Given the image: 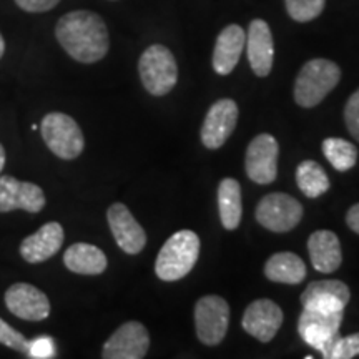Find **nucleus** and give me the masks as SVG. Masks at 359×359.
Here are the masks:
<instances>
[{"label": "nucleus", "instance_id": "nucleus-34", "mask_svg": "<svg viewBox=\"0 0 359 359\" xmlns=\"http://www.w3.org/2000/svg\"><path fill=\"white\" fill-rule=\"evenodd\" d=\"M4 53H6V40H4L2 34H0V58L4 57Z\"/></svg>", "mask_w": 359, "mask_h": 359}, {"label": "nucleus", "instance_id": "nucleus-29", "mask_svg": "<svg viewBox=\"0 0 359 359\" xmlns=\"http://www.w3.org/2000/svg\"><path fill=\"white\" fill-rule=\"evenodd\" d=\"M344 122L354 140L359 142V88L349 97L344 107Z\"/></svg>", "mask_w": 359, "mask_h": 359}, {"label": "nucleus", "instance_id": "nucleus-31", "mask_svg": "<svg viewBox=\"0 0 359 359\" xmlns=\"http://www.w3.org/2000/svg\"><path fill=\"white\" fill-rule=\"evenodd\" d=\"M22 11L30 13H42L52 11L53 7L58 6L60 0H13Z\"/></svg>", "mask_w": 359, "mask_h": 359}, {"label": "nucleus", "instance_id": "nucleus-8", "mask_svg": "<svg viewBox=\"0 0 359 359\" xmlns=\"http://www.w3.org/2000/svg\"><path fill=\"white\" fill-rule=\"evenodd\" d=\"M344 311H314L304 309L299 316L298 331L309 346L325 354L333 346L336 338H339V326L343 323Z\"/></svg>", "mask_w": 359, "mask_h": 359}, {"label": "nucleus", "instance_id": "nucleus-15", "mask_svg": "<svg viewBox=\"0 0 359 359\" xmlns=\"http://www.w3.org/2000/svg\"><path fill=\"white\" fill-rule=\"evenodd\" d=\"M283 309L271 299H257L250 303L243 314V330L262 343H269L283 325Z\"/></svg>", "mask_w": 359, "mask_h": 359}, {"label": "nucleus", "instance_id": "nucleus-26", "mask_svg": "<svg viewBox=\"0 0 359 359\" xmlns=\"http://www.w3.org/2000/svg\"><path fill=\"white\" fill-rule=\"evenodd\" d=\"M286 11L296 22H309L320 17L326 0H285Z\"/></svg>", "mask_w": 359, "mask_h": 359}, {"label": "nucleus", "instance_id": "nucleus-28", "mask_svg": "<svg viewBox=\"0 0 359 359\" xmlns=\"http://www.w3.org/2000/svg\"><path fill=\"white\" fill-rule=\"evenodd\" d=\"M0 344L13 349V351L29 354L30 341L24 334L19 333L15 327H12L8 323L4 321L2 318H0Z\"/></svg>", "mask_w": 359, "mask_h": 359}, {"label": "nucleus", "instance_id": "nucleus-9", "mask_svg": "<svg viewBox=\"0 0 359 359\" xmlns=\"http://www.w3.org/2000/svg\"><path fill=\"white\" fill-rule=\"evenodd\" d=\"M278 156L280 145L276 138L269 133H262L255 137L246 148L245 168L251 182L258 185L273 183L278 177Z\"/></svg>", "mask_w": 359, "mask_h": 359}, {"label": "nucleus", "instance_id": "nucleus-23", "mask_svg": "<svg viewBox=\"0 0 359 359\" xmlns=\"http://www.w3.org/2000/svg\"><path fill=\"white\" fill-rule=\"evenodd\" d=\"M219 219L226 230H236L240 226L243 205H241V187L235 178H223L218 187Z\"/></svg>", "mask_w": 359, "mask_h": 359}, {"label": "nucleus", "instance_id": "nucleus-24", "mask_svg": "<svg viewBox=\"0 0 359 359\" xmlns=\"http://www.w3.org/2000/svg\"><path fill=\"white\" fill-rule=\"evenodd\" d=\"M296 183L308 198H318L330 190V178L318 161L304 160L296 168Z\"/></svg>", "mask_w": 359, "mask_h": 359}, {"label": "nucleus", "instance_id": "nucleus-12", "mask_svg": "<svg viewBox=\"0 0 359 359\" xmlns=\"http://www.w3.org/2000/svg\"><path fill=\"white\" fill-rule=\"evenodd\" d=\"M45 203V193L35 183L20 182L11 175L0 177V213H8L13 210L40 213Z\"/></svg>", "mask_w": 359, "mask_h": 359}, {"label": "nucleus", "instance_id": "nucleus-14", "mask_svg": "<svg viewBox=\"0 0 359 359\" xmlns=\"http://www.w3.org/2000/svg\"><path fill=\"white\" fill-rule=\"evenodd\" d=\"M107 219L116 245L127 255H138L147 246V233L123 203H114L107 210Z\"/></svg>", "mask_w": 359, "mask_h": 359}, {"label": "nucleus", "instance_id": "nucleus-13", "mask_svg": "<svg viewBox=\"0 0 359 359\" xmlns=\"http://www.w3.org/2000/svg\"><path fill=\"white\" fill-rule=\"evenodd\" d=\"M238 105L231 98H222L210 107L201 127V142L208 150H217L231 137L238 123Z\"/></svg>", "mask_w": 359, "mask_h": 359}, {"label": "nucleus", "instance_id": "nucleus-27", "mask_svg": "<svg viewBox=\"0 0 359 359\" xmlns=\"http://www.w3.org/2000/svg\"><path fill=\"white\" fill-rule=\"evenodd\" d=\"M359 354V333L346 338H336L333 346L325 354L326 359H351Z\"/></svg>", "mask_w": 359, "mask_h": 359}, {"label": "nucleus", "instance_id": "nucleus-32", "mask_svg": "<svg viewBox=\"0 0 359 359\" xmlns=\"http://www.w3.org/2000/svg\"><path fill=\"white\" fill-rule=\"evenodd\" d=\"M346 223L354 233H358V235H359V203L353 205L351 208L348 210Z\"/></svg>", "mask_w": 359, "mask_h": 359}, {"label": "nucleus", "instance_id": "nucleus-1", "mask_svg": "<svg viewBox=\"0 0 359 359\" xmlns=\"http://www.w3.org/2000/svg\"><path fill=\"white\" fill-rule=\"evenodd\" d=\"M55 37L62 48L80 64H95L110 48L105 20L90 11H74L60 17Z\"/></svg>", "mask_w": 359, "mask_h": 359}, {"label": "nucleus", "instance_id": "nucleus-16", "mask_svg": "<svg viewBox=\"0 0 359 359\" xmlns=\"http://www.w3.org/2000/svg\"><path fill=\"white\" fill-rule=\"evenodd\" d=\"M349 298H351V291L346 283L339 280H321L309 283L299 299L304 309L331 313L344 311Z\"/></svg>", "mask_w": 359, "mask_h": 359}, {"label": "nucleus", "instance_id": "nucleus-19", "mask_svg": "<svg viewBox=\"0 0 359 359\" xmlns=\"http://www.w3.org/2000/svg\"><path fill=\"white\" fill-rule=\"evenodd\" d=\"M246 43V34L240 25L224 27L218 35L213 50V70L218 75H228L235 70Z\"/></svg>", "mask_w": 359, "mask_h": 359}, {"label": "nucleus", "instance_id": "nucleus-18", "mask_svg": "<svg viewBox=\"0 0 359 359\" xmlns=\"http://www.w3.org/2000/svg\"><path fill=\"white\" fill-rule=\"evenodd\" d=\"M245 45L251 70L258 77H266L273 69V57H275L273 34L266 22L262 19H255L251 22Z\"/></svg>", "mask_w": 359, "mask_h": 359}, {"label": "nucleus", "instance_id": "nucleus-6", "mask_svg": "<svg viewBox=\"0 0 359 359\" xmlns=\"http://www.w3.org/2000/svg\"><path fill=\"white\" fill-rule=\"evenodd\" d=\"M255 217L269 231L288 233L302 222L303 205L286 193H269L259 200Z\"/></svg>", "mask_w": 359, "mask_h": 359}, {"label": "nucleus", "instance_id": "nucleus-11", "mask_svg": "<svg viewBox=\"0 0 359 359\" xmlns=\"http://www.w3.org/2000/svg\"><path fill=\"white\" fill-rule=\"evenodd\" d=\"M150 348V334L138 321H127L105 341L103 359H142Z\"/></svg>", "mask_w": 359, "mask_h": 359}, {"label": "nucleus", "instance_id": "nucleus-10", "mask_svg": "<svg viewBox=\"0 0 359 359\" xmlns=\"http://www.w3.org/2000/svg\"><path fill=\"white\" fill-rule=\"evenodd\" d=\"M4 302L13 316L24 321L40 323L50 316V299L30 283H13L4 294Z\"/></svg>", "mask_w": 359, "mask_h": 359}, {"label": "nucleus", "instance_id": "nucleus-4", "mask_svg": "<svg viewBox=\"0 0 359 359\" xmlns=\"http://www.w3.org/2000/svg\"><path fill=\"white\" fill-rule=\"evenodd\" d=\"M138 74L150 95L163 97L178 82V65L173 53L165 45H150L138 60Z\"/></svg>", "mask_w": 359, "mask_h": 359}, {"label": "nucleus", "instance_id": "nucleus-17", "mask_svg": "<svg viewBox=\"0 0 359 359\" xmlns=\"http://www.w3.org/2000/svg\"><path fill=\"white\" fill-rule=\"evenodd\" d=\"M65 240L64 226L58 222H48L37 231L22 240L20 257L27 263H43L55 257Z\"/></svg>", "mask_w": 359, "mask_h": 359}, {"label": "nucleus", "instance_id": "nucleus-30", "mask_svg": "<svg viewBox=\"0 0 359 359\" xmlns=\"http://www.w3.org/2000/svg\"><path fill=\"white\" fill-rule=\"evenodd\" d=\"M55 354V346L50 338H37L30 341L29 356L30 358H52Z\"/></svg>", "mask_w": 359, "mask_h": 359}, {"label": "nucleus", "instance_id": "nucleus-2", "mask_svg": "<svg viewBox=\"0 0 359 359\" xmlns=\"http://www.w3.org/2000/svg\"><path fill=\"white\" fill-rule=\"evenodd\" d=\"M200 257V238L191 230H180L161 246L155 262V273L161 281H178L185 278Z\"/></svg>", "mask_w": 359, "mask_h": 359}, {"label": "nucleus", "instance_id": "nucleus-5", "mask_svg": "<svg viewBox=\"0 0 359 359\" xmlns=\"http://www.w3.org/2000/svg\"><path fill=\"white\" fill-rule=\"evenodd\" d=\"M40 133L48 150L62 160H75L85 148L82 128L70 115L62 111L45 115L40 123Z\"/></svg>", "mask_w": 359, "mask_h": 359}, {"label": "nucleus", "instance_id": "nucleus-20", "mask_svg": "<svg viewBox=\"0 0 359 359\" xmlns=\"http://www.w3.org/2000/svg\"><path fill=\"white\" fill-rule=\"evenodd\" d=\"M308 251L314 269L320 273H334L343 263L339 238L330 230L314 231L308 240Z\"/></svg>", "mask_w": 359, "mask_h": 359}, {"label": "nucleus", "instance_id": "nucleus-25", "mask_svg": "<svg viewBox=\"0 0 359 359\" xmlns=\"http://www.w3.org/2000/svg\"><path fill=\"white\" fill-rule=\"evenodd\" d=\"M323 154L338 172H348L358 161V148L344 138H326Z\"/></svg>", "mask_w": 359, "mask_h": 359}, {"label": "nucleus", "instance_id": "nucleus-22", "mask_svg": "<svg viewBox=\"0 0 359 359\" xmlns=\"http://www.w3.org/2000/svg\"><path fill=\"white\" fill-rule=\"evenodd\" d=\"M264 276L281 285H299L306 278V264L298 255L290 251L273 255L264 264Z\"/></svg>", "mask_w": 359, "mask_h": 359}, {"label": "nucleus", "instance_id": "nucleus-7", "mask_svg": "<svg viewBox=\"0 0 359 359\" xmlns=\"http://www.w3.org/2000/svg\"><path fill=\"white\" fill-rule=\"evenodd\" d=\"M196 334L206 346H217L226 336L230 326V306L222 296L208 294L195 304Z\"/></svg>", "mask_w": 359, "mask_h": 359}, {"label": "nucleus", "instance_id": "nucleus-21", "mask_svg": "<svg viewBox=\"0 0 359 359\" xmlns=\"http://www.w3.org/2000/svg\"><path fill=\"white\" fill-rule=\"evenodd\" d=\"M64 264L77 275H102L109 266L105 253L95 245L74 243L64 255Z\"/></svg>", "mask_w": 359, "mask_h": 359}, {"label": "nucleus", "instance_id": "nucleus-33", "mask_svg": "<svg viewBox=\"0 0 359 359\" xmlns=\"http://www.w3.org/2000/svg\"><path fill=\"white\" fill-rule=\"evenodd\" d=\"M4 167H6V148L0 143V173H2Z\"/></svg>", "mask_w": 359, "mask_h": 359}, {"label": "nucleus", "instance_id": "nucleus-3", "mask_svg": "<svg viewBox=\"0 0 359 359\" xmlns=\"http://www.w3.org/2000/svg\"><path fill=\"white\" fill-rule=\"evenodd\" d=\"M341 80V69L327 58H313L299 70L294 82V100L303 109H313L327 97Z\"/></svg>", "mask_w": 359, "mask_h": 359}]
</instances>
